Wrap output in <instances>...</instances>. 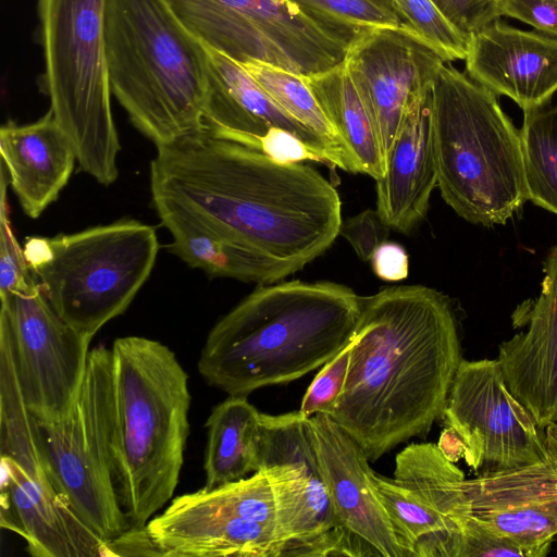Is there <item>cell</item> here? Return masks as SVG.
Here are the masks:
<instances>
[{"mask_svg":"<svg viewBox=\"0 0 557 557\" xmlns=\"http://www.w3.org/2000/svg\"><path fill=\"white\" fill-rule=\"evenodd\" d=\"M309 422L323 479L341 524L379 556L405 557L373 488V470L363 449L327 413H317Z\"/></svg>","mask_w":557,"mask_h":557,"instance_id":"20","label":"cell"},{"mask_svg":"<svg viewBox=\"0 0 557 557\" xmlns=\"http://www.w3.org/2000/svg\"><path fill=\"white\" fill-rule=\"evenodd\" d=\"M203 488L246 478L259 470L261 413L245 396H228L206 421Z\"/></svg>","mask_w":557,"mask_h":557,"instance_id":"25","label":"cell"},{"mask_svg":"<svg viewBox=\"0 0 557 557\" xmlns=\"http://www.w3.org/2000/svg\"><path fill=\"white\" fill-rule=\"evenodd\" d=\"M150 191L158 215L201 223L295 272L330 248L343 222L338 193L319 171L205 129L157 147Z\"/></svg>","mask_w":557,"mask_h":557,"instance_id":"1","label":"cell"},{"mask_svg":"<svg viewBox=\"0 0 557 557\" xmlns=\"http://www.w3.org/2000/svg\"><path fill=\"white\" fill-rule=\"evenodd\" d=\"M465 61L471 79L522 110L548 103L557 91V38L537 30L497 18L470 37Z\"/></svg>","mask_w":557,"mask_h":557,"instance_id":"19","label":"cell"},{"mask_svg":"<svg viewBox=\"0 0 557 557\" xmlns=\"http://www.w3.org/2000/svg\"><path fill=\"white\" fill-rule=\"evenodd\" d=\"M112 96L157 147L203 131L205 44L168 0H107Z\"/></svg>","mask_w":557,"mask_h":557,"instance_id":"5","label":"cell"},{"mask_svg":"<svg viewBox=\"0 0 557 557\" xmlns=\"http://www.w3.org/2000/svg\"><path fill=\"white\" fill-rule=\"evenodd\" d=\"M543 273L540 295L511 314L513 329L522 331L499 345L497 359L511 394L544 432L557 420V244Z\"/></svg>","mask_w":557,"mask_h":557,"instance_id":"17","label":"cell"},{"mask_svg":"<svg viewBox=\"0 0 557 557\" xmlns=\"http://www.w3.org/2000/svg\"><path fill=\"white\" fill-rule=\"evenodd\" d=\"M206 45L244 63L258 61L310 77L342 64L359 33L287 0H168Z\"/></svg>","mask_w":557,"mask_h":557,"instance_id":"10","label":"cell"},{"mask_svg":"<svg viewBox=\"0 0 557 557\" xmlns=\"http://www.w3.org/2000/svg\"><path fill=\"white\" fill-rule=\"evenodd\" d=\"M349 358L350 343L323 366L302 398L299 411L304 417L330 413L344 388Z\"/></svg>","mask_w":557,"mask_h":557,"instance_id":"36","label":"cell"},{"mask_svg":"<svg viewBox=\"0 0 557 557\" xmlns=\"http://www.w3.org/2000/svg\"><path fill=\"white\" fill-rule=\"evenodd\" d=\"M0 300V339L10 348L30 413L39 422L62 418L83 382L92 338L59 315L35 275Z\"/></svg>","mask_w":557,"mask_h":557,"instance_id":"13","label":"cell"},{"mask_svg":"<svg viewBox=\"0 0 557 557\" xmlns=\"http://www.w3.org/2000/svg\"><path fill=\"white\" fill-rule=\"evenodd\" d=\"M374 273L382 280L396 282L408 275V256L403 246L385 242L372 255Z\"/></svg>","mask_w":557,"mask_h":557,"instance_id":"40","label":"cell"},{"mask_svg":"<svg viewBox=\"0 0 557 557\" xmlns=\"http://www.w3.org/2000/svg\"><path fill=\"white\" fill-rule=\"evenodd\" d=\"M394 482L461 531L469 517L463 472L434 443H417L396 456Z\"/></svg>","mask_w":557,"mask_h":557,"instance_id":"27","label":"cell"},{"mask_svg":"<svg viewBox=\"0 0 557 557\" xmlns=\"http://www.w3.org/2000/svg\"><path fill=\"white\" fill-rule=\"evenodd\" d=\"M479 474L546 459L544 432L511 394L498 359H462L442 414Z\"/></svg>","mask_w":557,"mask_h":557,"instance_id":"14","label":"cell"},{"mask_svg":"<svg viewBox=\"0 0 557 557\" xmlns=\"http://www.w3.org/2000/svg\"><path fill=\"white\" fill-rule=\"evenodd\" d=\"M308 84L337 131L358 173L381 180L386 157L371 115L357 90L345 62L307 77Z\"/></svg>","mask_w":557,"mask_h":557,"instance_id":"26","label":"cell"},{"mask_svg":"<svg viewBox=\"0 0 557 557\" xmlns=\"http://www.w3.org/2000/svg\"><path fill=\"white\" fill-rule=\"evenodd\" d=\"M34 273L17 243L9 218L7 202V181L1 177L0 201V299L7 298L23 287Z\"/></svg>","mask_w":557,"mask_h":557,"instance_id":"35","label":"cell"},{"mask_svg":"<svg viewBox=\"0 0 557 557\" xmlns=\"http://www.w3.org/2000/svg\"><path fill=\"white\" fill-rule=\"evenodd\" d=\"M445 18L470 37L499 18L497 0H431Z\"/></svg>","mask_w":557,"mask_h":557,"instance_id":"38","label":"cell"},{"mask_svg":"<svg viewBox=\"0 0 557 557\" xmlns=\"http://www.w3.org/2000/svg\"><path fill=\"white\" fill-rule=\"evenodd\" d=\"M240 64L285 113L322 140L337 159L339 169L358 173L337 131L319 103L306 76L258 61Z\"/></svg>","mask_w":557,"mask_h":557,"instance_id":"30","label":"cell"},{"mask_svg":"<svg viewBox=\"0 0 557 557\" xmlns=\"http://www.w3.org/2000/svg\"><path fill=\"white\" fill-rule=\"evenodd\" d=\"M371 481L405 557H456L459 529L394 480L372 471Z\"/></svg>","mask_w":557,"mask_h":557,"instance_id":"28","label":"cell"},{"mask_svg":"<svg viewBox=\"0 0 557 557\" xmlns=\"http://www.w3.org/2000/svg\"><path fill=\"white\" fill-rule=\"evenodd\" d=\"M1 527L21 535L30 555L108 556V543L62 495L44 487L9 458L1 457Z\"/></svg>","mask_w":557,"mask_h":557,"instance_id":"21","label":"cell"},{"mask_svg":"<svg viewBox=\"0 0 557 557\" xmlns=\"http://www.w3.org/2000/svg\"><path fill=\"white\" fill-rule=\"evenodd\" d=\"M431 98L443 199L472 224H505L529 200L520 131L495 94L446 62Z\"/></svg>","mask_w":557,"mask_h":557,"instance_id":"6","label":"cell"},{"mask_svg":"<svg viewBox=\"0 0 557 557\" xmlns=\"http://www.w3.org/2000/svg\"><path fill=\"white\" fill-rule=\"evenodd\" d=\"M497 10L499 16L521 21L557 38V0H497Z\"/></svg>","mask_w":557,"mask_h":557,"instance_id":"39","label":"cell"},{"mask_svg":"<svg viewBox=\"0 0 557 557\" xmlns=\"http://www.w3.org/2000/svg\"><path fill=\"white\" fill-rule=\"evenodd\" d=\"M520 134L528 199L557 215V104L523 110Z\"/></svg>","mask_w":557,"mask_h":557,"instance_id":"31","label":"cell"},{"mask_svg":"<svg viewBox=\"0 0 557 557\" xmlns=\"http://www.w3.org/2000/svg\"><path fill=\"white\" fill-rule=\"evenodd\" d=\"M462 360L453 302L423 285L362 297L342 394L329 416L375 461L442 418Z\"/></svg>","mask_w":557,"mask_h":557,"instance_id":"2","label":"cell"},{"mask_svg":"<svg viewBox=\"0 0 557 557\" xmlns=\"http://www.w3.org/2000/svg\"><path fill=\"white\" fill-rule=\"evenodd\" d=\"M374 1L375 3H377L379 5H381L382 8H384L385 10L394 13H395V10H394V7H393V2L392 0H372ZM398 17V16H397Z\"/></svg>","mask_w":557,"mask_h":557,"instance_id":"42","label":"cell"},{"mask_svg":"<svg viewBox=\"0 0 557 557\" xmlns=\"http://www.w3.org/2000/svg\"><path fill=\"white\" fill-rule=\"evenodd\" d=\"M24 256L59 315L92 338L122 314L148 280L159 251L156 230L120 220L54 237H29Z\"/></svg>","mask_w":557,"mask_h":557,"instance_id":"8","label":"cell"},{"mask_svg":"<svg viewBox=\"0 0 557 557\" xmlns=\"http://www.w3.org/2000/svg\"><path fill=\"white\" fill-rule=\"evenodd\" d=\"M361 307L362 297L334 282L262 284L211 329L198 372L228 396L289 383L351 342Z\"/></svg>","mask_w":557,"mask_h":557,"instance_id":"3","label":"cell"},{"mask_svg":"<svg viewBox=\"0 0 557 557\" xmlns=\"http://www.w3.org/2000/svg\"><path fill=\"white\" fill-rule=\"evenodd\" d=\"M53 487L104 542L129 524L115 491V396L111 348L90 349L74 404L62 418L39 422Z\"/></svg>","mask_w":557,"mask_h":557,"instance_id":"9","label":"cell"},{"mask_svg":"<svg viewBox=\"0 0 557 557\" xmlns=\"http://www.w3.org/2000/svg\"><path fill=\"white\" fill-rule=\"evenodd\" d=\"M391 230L376 210L367 209L343 221L339 235L348 240L361 260L370 261L375 249L387 242Z\"/></svg>","mask_w":557,"mask_h":557,"instance_id":"37","label":"cell"},{"mask_svg":"<svg viewBox=\"0 0 557 557\" xmlns=\"http://www.w3.org/2000/svg\"><path fill=\"white\" fill-rule=\"evenodd\" d=\"M0 151L9 183L32 219L58 198L77 161L70 138L50 110L33 123L2 125Z\"/></svg>","mask_w":557,"mask_h":557,"instance_id":"23","label":"cell"},{"mask_svg":"<svg viewBox=\"0 0 557 557\" xmlns=\"http://www.w3.org/2000/svg\"><path fill=\"white\" fill-rule=\"evenodd\" d=\"M0 454L33 480L57 492L48 474L38 423L30 413L8 344L0 339ZM58 493V492H57Z\"/></svg>","mask_w":557,"mask_h":557,"instance_id":"29","label":"cell"},{"mask_svg":"<svg viewBox=\"0 0 557 557\" xmlns=\"http://www.w3.org/2000/svg\"><path fill=\"white\" fill-rule=\"evenodd\" d=\"M431 85L411 100L385 174L376 181V211L392 230L404 234L423 221L437 186Z\"/></svg>","mask_w":557,"mask_h":557,"instance_id":"22","label":"cell"},{"mask_svg":"<svg viewBox=\"0 0 557 557\" xmlns=\"http://www.w3.org/2000/svg\"><path fill=\"white\" fill-rule=\"evenodd\" d=\"M548 553L547 549L498 535L468 517L460 531L456 557H545Z\"/></svg>","mask_w":557,"mask_h":557,"instance_id":"34","label":"cell"},{"mask_svg":"<svg viewBox=\"0 0 557 557\" xmlns=\"http://www.w3.org/2000/svg\"><path fill=\"white\" fill-rule=\"evenodd\" d=\"M403 26L445 62L465 60L469 38L453 26L431 0H392Z\"/></svg>","mask_w":557,"mask_h":557,"instance_id":"32","label":"cell"},{"mask_svg":"<svg viewBox=\"0 0 557 557\" xmlns=\"http://www.w3.org/2000/svg\"><path fill=\"white\" fill-rule=\"evenodd\" d=\"M115 491L131 529H144L173 496L189 434L188 375L159 341L113 342Z\"/></svg>","mask_w":557,"mask_h":557,"instance_id":"4","label":"cell"},{"mask_svg":"<svg viewBox=\"0 0 557 557\" xmlns=\"http://www.w3.org/2000/svg\"><path fill=\"white\" fill-rule=\"evenodd\" d=\"M172 236L170 250L189 267L211 277H228L246 283L271 284L295 271L281 262L246 249L193 220L160 214Z\"/></svg>","mask_w":557,"mask_h":557,"instance_id":"24","label":"cell"},{"mask_svg":"<svg viewBox=\"0 0 557 557\" xmlns=\"http://www.w3.org/2000/svg\"><path fill=\"white\" fill-rule=\"evenodd\" d=\"M259 470L273 490L285 542L282 557L368 555L367 544L338 521L309 418L299 410L261 413Z\"/></svg>","mask_w":557,"mask_h":557,"instance_id":"12","label":"cell"},{"mask_svg":"<svg viewBox=\"0 0 557 557\" xmlns=\"http://www.w3.org/2000/svg\"><path fill=\"white\" fill-rule=\"evenodd\" d=\"M208 87L202 112L210 135L282 162L338 161L322 140L285 113L237 61L206 45Z\"/></svg>","mask_w":557,"mask_h":557,"instance_id":"15","label":"cell"},{"mask_svg":"<svg viewBox=\"0 0 557 557\" xmlns=\"http://www.w3.org/2000/svg\"><path fill=\"white\" fill-rule=\"evenodd\" d=\"M305 12L360 33L374 27H404L396 14L372 0H287Z\"/></svg>","mask_w":557,"mask_h":557,"instance_id":"33","label":"cell"},{"mask_svg":"<svg viewBox=\"0 0 557 557\" xmlns=\"http://www.w3.org/2000/svg\"><path fill=\"white\" fill-rule=\"evenodd\" d=\"M107 0H37L44 86L81 169L109 186L121 150L106 52Z\"/></svg>","mask_w":557,"mask_h":557,"instance_id":"7","label":"cell"},{"mask_svg":"<svg viewBox=\"0 0 557 557\" xmlns=\"http://www.w3.org/2000/svg\"><path fill=\"white\" fill-rule=\"evenodd\" d=\"M469 517L485 529L550 550L557 537V470L546 459L461 482Z\"/></svg>","mask_w":557,"mask_h":557,"instance_id":"18","label":"cell"},{"mask_svg":"<svg viewBox=\"0 0 557 557\" xmlns=\"http://www.w3.org/2000/svg\"><path fill=\"white\" fill-rule=\"evenodd\" d=\"M146 531L160 556L282 557L285 547L263 470L173 498Z\"/></svg>","mask_w":557,"mask_h":557,"instance_id":"11","label":"cell"},{"mask_svg":"<svg viewBox=\"0 0 557 557\" xmlns=\"http://www.w3.org/2000/svg\"><path fill=\"white\" fill-rule=\"evenodd\" d=\"M344 62L387 159L411 100L445 61L405 27H374L356 36Z\"/></svg>","mask_w":557,"mask_h":557,"instance_id":"16","label":"cell"},{"mask_svg":"<svg viewBox=\"0 0 557 557\" xmlns=\"http://www.w3.org/2000/svg\"><path fill=\"white\" fill-rule=\"evenodd\" d=\"M544 445L547 460L557 470V420L545 428Z\"/></svg>","mask_w":557,"mask_h":557,"instance_id":"41","label":"cell"}]
</instances>
